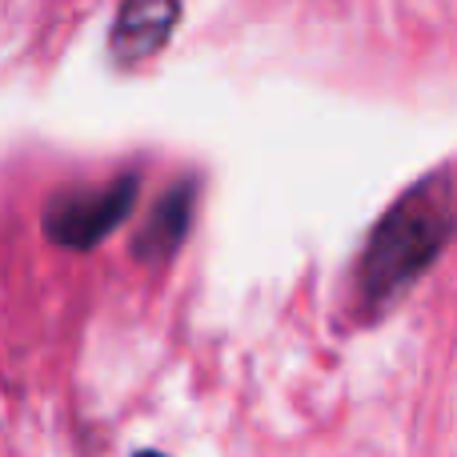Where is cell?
Returning <instances> with one entry per match:
<instances>
[{
    "mask_svg": "<svg viewBox=\"0 0 457 457\" xmlns=\"http://www.w3.org/2000/svg\"><path fill=\"white\" fill-rule=\"evenodd\" d=\"M137 457H165V453H153V450H145V453H137Z\"/></svg>",
    "mask_w": 457,
    "mask_h": 457,
    "instance_id": "obj_5",
    "label": "cell"
},
{
    "mask_svg": "<svg viewBox=\"0 0 457 457\" xmlns=\"http://www.w3.org/2000/svg\"><path fill=\"white\" fill-rule=\"evenodd\" d=\"M181 16V0H120L117 24L109 32V53L120 69L153 61L169 45Z\"/></svg>",
    "mask_w": 457,
    "mask_h": 457,
    "instance_id": "obj_3",
    "label": "cell"
},
{
    "mask_svg": "<svg viewBox=\"0 0 457 457\" xmlns=\"http://www.w3.org/2000/svg\"><path fill=\"white\" fill-rule=\"evenodd\" d=\"M141 197L137 173H125L101 189H61L45 205V237L61 249H96L117 225H125Z\"/></svg>",
    "mask_w": 457,
    "mask_h": 457,
    "instance_id": "obj_2",
    "label": "cell"
},
{
    "mask_svg": "<svg viewBox=\"0 0 457 457\" xmlns=\"http://www.w3.org/2000/svg\"><path fill=\"white\" fill-rule=\"evenodd\" d=\"M457 237V189L450 173H429L386 209L353 269L365 317H381L405 297Z\"/></svg>",
    "mask_w": 457,
    "mask_h": 457,
    "instance_id": "obj_1",
    "label": "cell"
},
{
    "mask_svg": "<svg viewBox=\"0 0 457 457\" xmlns=\"http://www.w3.org/2000/svg\"><path fill=\"white\" fill-rule=\"evenodd\" d=\"M193 205H197V185L193 181L173 185V189L153 205V213L145 217L141 233H137V241H133V257L145 261V265H161V261L173 257L185 245V237H189Z\"/></svg>",
    "mask_w": 457,
    "mask_h": 457,
    "instance_id": "obj_4",
    "label": "cell"
}]
</instances>
